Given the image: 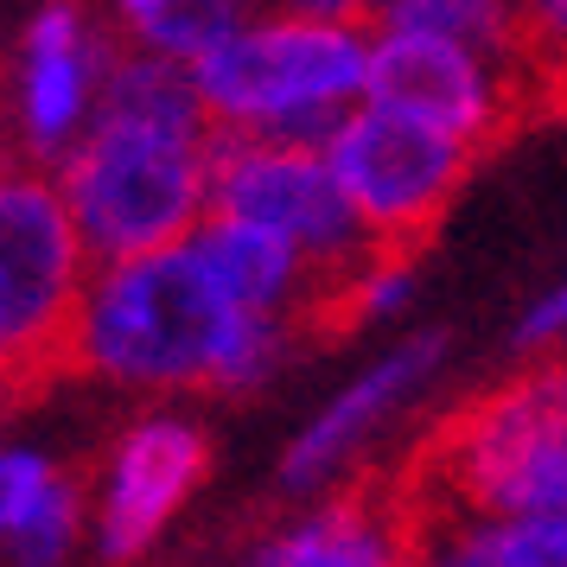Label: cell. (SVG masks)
Returning a JSON list of instances; mask_svg holds the SVG:
<instances>
[{"label": "cell", "mask_w": 567, "mask_h": 567, "mask_svg": "<svg viewBox=\"0 0 567 567\" xmlns=\"http://www.w3.org/2000/svg\"><path fill=\"white\" fill-rule=\"evenodd\" d=\"M281 7H300V13H319V20H351L358 27L363 13H377L383 0H281Z\"/></svg>", "instance_id": "cell-21"}, {"label": "cell", "mask_w": 567, "mask_h": 567, "mask_svg": "<svg viewBox=\"0 0 567 567\" xmlns=\"http://www.w3.org/2000/svg\"><path fill=\"white\" fill-rule=\"evenodd\" d=\"M516 351H536V358L567 351V281H555L536 307L516 319Z\"/></svg>", "instance_id": "cell-20"}, {"label": "cell", "mask_w": 567, "mask_h": 567, "mask_svg": "<svg viewBox=\"0 0 567 567\" xmlns=\"http://www.w3.org/2000/svg\"><path fill=\"white\" fill-rule=\"evenodd\" d=\"M109 45L83 0H45L20 32L13 78H7V115L27 166H58L78 147L96 109H103V78H109Z\"/></svg>", "instance_id": "cell-11"}, {"label": "cell", "mask_w": 567, "mask_h": 567, "mask_svg": "<svg viewBox=\"0 0 567 567\" xmlns=\"http://www.w3.org/2000/svg\"><path fill=\"white\" fill-rule=\"evenodd\" d=\"M389 7H409V0H383V7H377V13H389Z\"/></svg>", "instance_id": "cell-23"}, {"label": "cell", "mask_w": 567, "mask_h": 567, "mask_svg": "<svg viewBox=\"0 0 567 567\" xmlns=\"http://www.w3.org/2000/svg\"><path fill=\"white\" fill-rule=\"evenodd\" d=\"M414 307V249H377L332 300V332L358 326H389Z\"/></svg>", "instance_id": "cell-17"}, {"label": "cell", "mask_w": 567, "mask_h": 567, "mask_svg": "<svg viewBox=\"0 0 567 567\" xmlns=\"http://www.w3.org/2000/svg\"><path fill=\"white\" fill-rule=\"evenodd\" d=\"M103 7H109V20H115L122 32H134V27H147L166 0H103Z\"/></svg>", "instance_id": "cell-22"}, {"label": "cell", "mask_w": 567, "mask_h": 567, "mask_svg": "<svg viewBox=\"0 0 567 567\" xmlns=\"http://www.w3.org/2000/svg\"><path fill=\"white\" fill-rule=\"evenodd\" d=\"M210 478V434L185 409H141L115 427L103 465L90 478V561L134 567L154 542L192 511Z\"/></svg>", "instance_id": "cell-8"}, {"label": "cell", "mask_w": 567, "mask_h": 567, "mask_svg": "<svg viewBox=\"0 0 567 567\" xmlns=\"http://www.w3.org/2000/svg\"><path fill=\"white\" fill-rule=\"evenodd\" d=\"M363 103L414 115V122L453 134L478 154L523 115L529 83L504 71L497 58L446 39V32L377 20V32H370V96Z\"/></svg>", "instance_id": "cell-9"}, {"label": "cell", "mask_w": 567, "mask_h": 567, "mask_svg": "<svg viewBox=\"0 0 567 567\" xmlns=\"http://www.w3.org/2000/svg\"><path fill=\"white\" fill-rule=\"evenodd\" d=\"M243 20H249L243 0H166L147 27L122 32V39H134V45H147V52H159V58H173L185 71H198Z\"/></svg>", "instance_id": "cell-16"}, {"label": "cell", "mask_w": 567, "mask_h": 567, "mask_svg": "<svg viewBox=\"0 0 567 567\" xmlns=\"http://www.w3.org/2000/svg\"><path fill=\"white\" fill-rule=\"evenodd\" d=\"M236 567H414V504L402 485L326 491L243 542Z\"/></svg>", "instance_id": "cell-12"}, {"label": "cell", "mask_w": 567, "mask_h": 567, "mask_svg": "<svg viewBox=\"0 0 567 567\" xmlns=\"http://www.w3.org/2000/svg\"><path fill=\"white\" fill-rule=\"evenodd\" d=\"M96 256L45 166H0V402L71 370Z\"/></svg>", "instance_id": "cell-5"}, {"label": "cell", "mask_w": 567, "mask_h": 567, "mask_svg": "<svg viewBox=\"0 0 567 567\" xmlns=\"http://www.w3.org/2000/svg\"><path fill=\"white\" fill-rule=\"evenodd\" d=\"M192 243H198V256L210 261V275L224 281V293H230L243 312L300 319L307 332H332V293L338 287L326 281L287 236L210 210Z\"/></svg>", "instance_id": "cell-13"}, {"label": "cell", "mask_w": 567, "mask_h": 567, "mask_svg": "<svg viewBox=\"0 0 567 567\" xmlns=\"http://www.w3.org/2000/svg\"><path fill=\"white\" fill-rule=\"evenodd\" d=\"M210 154H217V122L205 115L173 122V115L96 109L90 134L52 166V179L90 256L128 261L198 236V224L210 217Z\"/></svg>", "instance_id": "cell-3"}, {"label": "cell", "mask_w": 567, "mask_h": 567, "mask_svg": "<svg viewBox=\"0 0 567 567\" xmlns=\"http://www.w3.org/2000/svg\"><path fill=\"white\" fill-rule=\"evenodd\" d=\"M402 491L414 511L567 523V351L460 402L421 440Z\"/></svg>", "instance_id": "cell-2"}, {"label": "cell", "mask_w": 567, "mask_h": 567, "mask_svg": "<svg viewBox=\"0 0 567 567\" xmlns=\"http://www.w3.org/2000/svg\"><path fill=\"white\" fill-rule=\"evenodd\" d=\"M210 210L287 236L332 287H344L363 261L383 249L358 224L344 185L332 179L326 147L256 141V134H217V154H210Z\"/></svg>", "instance_id": "cell-6"}, {"label": "cell", "mask_w": 567, "mask_h": 567, "mask_svg": "<svg viewBox=\"0 0 567 567\" xmlns=\"http://www.w3.org/2000/svg\"><path fill=\"white\" fill-rule=\"evenodd\" d=\"M440 370H446V332L395 338V344L377 351L363 370H351L281 446V465H275L281 497L312 504V497L338 491L344 472H358V460H370V446L434 389Z\"/></svg>", "instance_id": "cell-10"}, {"label": "cell", "mask_w": 567, "mask_h": 567, "mask_svg": "<svg viewBox=\"0 0 567 567\" xmlns=\"http://www.w3.org/2000/svg\"><path fill=\"white\" fill-rule=\"evenodd\" d=\"M71 472L45 453V446H27V440H0V536L20 529Z\"/></svg>", "instance_id": "cell-19"}, {"label": "cell", "mask_w": 567, "mask_h": 567, "mask_svg": "<svg viewBox=\"0 0 567 567\" xmlns=\"http://www.w3.org/2000/svg\"><path fill=\"white\" fill-rule=\"evenodd\" d=\"M326 166L383 249H414L465 185L472 147L383 103H358L326 141Z\"/></svg>", "instance_id": "cell-7"}, {"label": "cell", "mask_w": 567, "mask_h": 567, "mask_svg": "<svg viewBox=\"0 0 567 567\" xmlns=\"http://www.w3.org/2000/svg\"><path fill=\"white\" fill-rule=\"evenodd\" d=\"M249 326L256 312H243L224 293L198 243L96 261L78 312L71 370L128 395H230Z\"/></svg>", "instance_id": "cell-1"}, {"label": "cell", "mask_w": 567, "mask_h": 567, "mask_svg": "<svg viewBox=\"0 0 567 567\" xmlns=\"http://www.w3.org/2000/svg\"><path fill=\"white\" fill-rule=\"evenodd\" d=\"M414 567H567V523L414 511Z\"/></svg>", "instance_id": "cell-14"}, {"label": "cell", "mask_w": 567, "mask_h": 567, "mask_svg": "<svg viewBox=\"0 0 567 567\" xmlns=\"http://www.w3.org/2000/svg\"><path fill=\"white\" fill-rule=\"evenodd\" d=\"M523 7V78L529 96L567 103V0H516Z\"/></svg>", "instance_id": "cell-18"}, {"label": "cell", "mask_w": 567, "mask_h": 567, "mask_svg": "<svg viewBox=\"0 0 567 567\" xmlns=\"http://www.w3.org/2000/svg\"><path fill=\"white\" fill-rule=\"evenodd\" d=\"M192 78L217 134L326 147L338 122L370 96V32L281 7L243 20Z\"/></svg>", "instance_id": "cell-4"}, {"label": "cell", "mask_w": 567, "mask_h": 567, "mask_svg": "<svg viewBox=\"0 0 567 567\" xmlns=\"http://www.w3.org/2000/svg\"><path fill=\"white\" fill-rule=\"evenodd\" d=\"M90 561V485H64L39 511L0 536V567H78Z\"/></svg>", "instance_id": "cell-15"}]
</instances>
